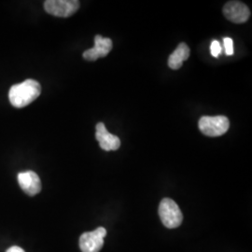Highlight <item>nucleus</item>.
I'll return each instance as SVG.
<instances>
[{
  "label": "nucleus",
  "instance_id": "1",
  "mask_svg": "<svg viewBox=\"0 0 252 252\" xmlns=\"http://www.w3.org/2000/svg\"><path fill=\"white\" fill-rule=\"evenodd\" d=\"M41 86L38 81L27 80L18 84H14L9 93L10 104L14 108H23L31 104L40 95Z\"/></svg>",
  "mask_w": 252,
  "mask_h": 252
},
{
  "label": "nucleus",
  "instance_id": "2",
  "mask_svg": "<svg viewBox=\"0 0 252 252\" xmlns=\"http://www.w3.org/2000/svg\"><path fill=\"white\" fill-rule=\"evenodd\" d=\"M159 216L162 224L168 229L178 228L182 223L183 215L178 204L170 198H163L159 206Z\"/></svg>",
  "mask_w": 252,
  "mask_h": 252
},
{
  "label": "nucleus",
  "instance_id": "3",
  "mask_svg": "<svg viewBox=\"0 0 252 252\" xmlns=\"http://www.w3.org/2000/svg\"><path fill=\"white\" fill-rule=\"evenodd\" d=\"M198 127L202 134L216 137L225 134L230 127V122L225 116H204L199 120Z\"/></svg>",
  "mask_w": 252,
  "mask_h": 252
},
{
  "label": "nucleus",
  "instance_id": "4",
  "mask_svg": "<svg viewBox=\"0 0 252 252\" xmlns=\"http://www.w3.org/2000/svg\"><path fill=\"white\" fill-rule=\"evenodd\" d=\"M80 8L78 0H47L44 2L46 11L56 17L66 18L77 12Z\"/></svg>",
  "mask_w": 252,
  "mask_h": 252
},
{
  "label": "nucleus",
  "instance_id": "5",
  "mask_svg": "<svg viewBox=\"0 0 252 252\" xmlns=\"http://www.w3.org/2000/svg\"><path fill=\"white\" fill-rule=\"evenodd\" d=\"M107 235V230L99 227L93 232L81 234L80 248L82 252H99L104 246V238Z\"/></svg>",
  "mask_w": 252,
  "mask_h": 252
},
{
  "label": "nucleus",
  "instance_id": "6",
  "mask_svg": "<svg viewBox=\"0 0 252 252\" xmlns=\"http://www.w3.org/2000/svg\"><path fill=\"white\" fill-rule=\"evenodd\" d=\"M223 15L234 24H243L251 17L249 7L240 1H229L223 7Z\"/></svg>",
  "mask_w": 252,
  "mask_h": 252
},
{
  "label": "nucleus",
  "instance_id": "7",
  "mask_svg": "<svg viewBox=\"0 0 252 252\" xmlns=\"http://www.w3.org/2000/svg\"><path fill=\"white\" fill-rule=\"evenodd\" d=\"M112 41L108 37H103L100 35L94 36V48L85 51L82 56L87 61H95L100 57H105L112 49Z\"/></svg>",
  "mask_w": 252,
  "mask_h": 252
},
{
  "label": "nucleus",
  "instance_id": "8",
  "mask_svg": "<svg viewBox=\"0 0 252 252\" xmlns=\"http://www.w3.org/2000/svg\"><path fill=\"white\" fill-rule=\"evenodd\" d=\"M18 182L20 187L29 196H35L41 190V181L34 171L29 170L19 173Z\"/></svg>",
  "mask_w": 252,
  "mask_h": 252
},
{
  "label": "nucleus",
  "instance_id": "9",
  "mask_svg": "<svg viewBox=\"0 0 252 252\" xmlns=\"http://www.w3.org/2000/svg\"><path fill=\"white\" fill-rule=\"evenodd\" d=\"M95 138L99 142L102 150L110 152L116 151L121 146V140L117 135H112L108 133L107 128L103 123H98L96 125Z\"/></svg>",
  "mask_w": 252,
  "mask_h": 252
},
{
  "label": "nucleus",
  "instance_id": "10",
  "mask_svg": "<svg viewBox=\"0 0 252 252\" xmlns=\"http://www.w3.org/2000/svg\"><path fill=\"white\" fill-rule=\"evenodd\" d=\"M189 53L190 51H189V46L184 42L180 43L169 56L168 66L174 70L180 69L183 64V62L189 58Z\"/></svg>",
  "mask_w": 252,
  "mask_h": 252
},
{
  "label": "nucleus",
  "instance_id": "11",
  "mask_svg": "<svg viewBox=\"0 0 252 252\" xmlns=\"http://www.w3.org/2000/svg\"><path fill=\"white\" fill-rule=\"evenodd\" d=\"M223 44H224V49L227 55L231 56L234 54V41L231 37H224L223 38Z\"/></svg>",
  "mask_w": 252,
  "mask_h": 252
},
{
  "label": "nucleus",
  "instance_id": "12",
  "mask_svg": "<svg viewBox=\"0 0 252 252\" xmlns=\"http://www.w3.org/2000/svg\"><path fill=\"white\" fill-rule=\"evenodd\" d=\"M210 53L212 54V56H214V57H218L221 53V46H220V42L218 40H213L211 42Z\"/></svg>",
  "mask_w": 252,
  "mask_h": 252
},
{
  "label": "nucleus",
  "instance_id": "13",
  "mask_svg": "<svg viewBox=\"0 0 252 252\" xmlns=\"http://www.w3.org/2000/svg\"><path fill=\"white\" fill-rule=\"evenodd\" d=\"M6 252H26L22 248L17 247V246H13V247H10L9 250Z\"/></svg>",
  "mask_w": 252,
  "mask_h": 252
}]
</instances>
